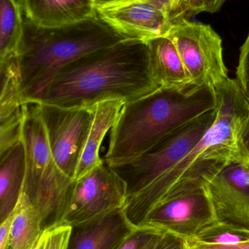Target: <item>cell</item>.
I'll return each mask as SVG.
<instances>
[{
	"mask_svg": "<svg viewBox=\"0 0 249 249\" xmlns=\"http://www.w3.org/2000/svg\"><path fill=\"white\" fill-rule=\"evenodd\" d=\"M238 149L242 160L249 159V114L240 132Z\"/></svg>",
	"mask_w": 249,
	"mask_h": 249,
	"instance_id": "27",
	"label": "cell"
},
{
	"mask_svg": "<svg viewBox=\"0 0 249 249\" xmlns=\"http://www.w3.org/2000/svg\"><path fill=\"white\" fill-rule=\"evenodd\" d=\"M162 234L146 227L137 228L116 249H153Z\"/></svg>",
	"mask_w": 249,
	"mask_h": 249,
	"instance_id": "23",
	"label": "cell"
},
{
	"mask_svg": "<svg viewBox=\"0 0 249 249\" xmlns=\"http://www.w3.org/2000/svg\"><path fill=\"white\" fill-rule=\"evenodd\" d=\"M127 40L97 15L58 27L38 26L24 19L19 50L23 103L36 99L67 64L94 51Z\"/></svg>",
	"mask_w": 249,
	"mask_h": 249,
	"instance_id": "4",
	"label": "cell"
},
{
	"mask_svg": "<svg viewBox=\"0 0 249 249\" xmlns=\"http://www.w3.org/2000/svg\"><path fill=\"white\" fill-rule=\"evenodd\" d=\"M134 1L147 3V4H151V5H153V7L162 10L165 14L168 15L171 18L172 7H173V0H133L131 2H134Z\"/></svg>",
	"mask_w": 249,
	"mask_h": 249,
	"instance_id": "30",
	"label": "cell"
},
{
	"mask_svg": "<svg viewBox=\"0 0 249 249\" xmlns=\"http://www.w3.org/2000/svg\"><path fill=\"white\" fill-rule=\"evenodd\" d=\"M236 80L249 103V32L240 50Z\"/></svg>",
	"mask_w": 249,
	"mask_h": 249,
	"instance_id": "24",
	"label": "cell"
},
{
	"mask_svg": "<svg viewBox=\"0 0 249 249\" xmlns=\"http://www.w3.org/2000/svg\"><path fill=\"white\" fill-rule=\"evenodd\" d=\"M227 0H207V12L211 13L219 11Z\"/></svg>",
	"mask_w": 249,
	"mask_h": 249,
	"instance_id": "32",
	"label": "cell"
},
{
	"mask_svg": "<svg viewBox=\"0 0 249 249\" xmlns=\"http://www.w3.org/2000/svg\"><path fill=\"white\" fill-rule=\"evenodd\" d=\"M182 241L172 234L162 232L153 249H182Z\"/></svg>",
	"mask_w": 249,
	"mask_h": 249,
	"instance_id": "28",
	"label": "cell"
},
{
	"mask_svg": "<svg viewBox=\"0 0 249 249\" xmlns=\"http://www.w3.org/2000/svg\"><path fill=\"white\" fill-rule=\"evenodd\" d=\"M37 104L54 160L63 174L73 181L90 124L92 107L62 108Z\"/></svg>",
	"mask_w": 249,
	"mask_h": 249,
	"instance_id": "10",
	"label": "cell"
},
{
	"mask_svg": "<svg viewBox=\"0 0 249 249\" xmlns=\"http://www.w3.org/2000/svg\"><path fill=\"white\" fill-rule=\"evenodd\" d=\"M23 14L18 0H0V58L19 53L24 32Z\"/></svg>",
	"mask_w": 249,
	"mask_h": 249,
	"instance_id": "20",
	"label": "cell"
},
{
	"mask_svg": "<svg viewBox=\"0 0 249 249\" xmlns=\"http://www.w3.org/2000/svg\"><path fill=\"white\" fill-rule=\"evenodd\" d=\"M136 229L123 209L89 223L73 227L67 249H116Z\"/></svg>",
	"mask_w": 249,
	"mask_h": 249,
	"instance_id": "12",
	"label": "cell"
},
{
	"mask_svg": "<svg viewBox=\"0 0 249 249\" xmlns=\"http://www.w3.org/2000/svg\"><path fill=\"white\" fill-rule=\"evenodd\" d=\"M127 198L124 181L103 161L71 183L57 225L76 227L100 219L122 209Z\"/></svg>",
	"mask_w": 249,
	"mask_h": 249,
	"instance_id": "7",
	"label": "cell"
},
{
	"mask_svg": "<svg viewBox=\"0 0 249 249\" xmlns=\"http://www.w3.org/2000/svg\"><path fill=\"white\" fill-rule=\"evenodd\" d=\"M183 249H249V238L231 244H216L205 242L196 237L184 239Z\"/></svg>",
	"mask_w": 249,
	"mask_h": 249,
	"instance_id": "25",
	"label": "cell"
},
{
	"mask_svg": "<svg viewBox=\"0 0 249 249\" xmlns=\"http://www.w3.org/2000/svg\"><path fill=\"white\" fill-rule=\"evenodd\" d=\"M247 163H248V165L249 167V159L247 161Z\"/></svg>",
	"mask_w": 249,
	"mask_h": 249,
	"instance_id": "34",
	"label": "cell"
},
{
	"mask_svg": "<svg viewBox=\"0 0 249 249\" xmlns=\"http://www.w3.org/2000/svg\"><path fill=\"white\" fill-rule=\"evenodd\" d=\"M203 12H207V0H181L179 10L173 21L182 18H187V16H194Z\"/></svg>",
	"mask_w": 249,
	"mask_h": 249,
	"instance_id": "26",
	"label": "cell"
},
{
	"mask_svg": "<svg viewBox=\"0 0 249 249\" xmlns=\"http://www.w3.org/2000/svg\"><path fill=\"white\" fill-rule=\"evenodd\" d=\"M95 8L112 7V6L121 5L131 2L133 0H94Z\"/></svg>",
	"mask_w": 249,
	"mask_h": 249,
	"instance_id": "31",
	"label": "cell"
},
{
	"mask_svg": "<svg viewBox=\"0 0 249 249\" xmlns=\"http://www.w3.org/2000/svg\"><path fill=\"white\" fill-rule=\"evenodd\" d=\"M98 17L127 40L148 42L168 36L171 18L153 5L140 1L96 9Z\"/></svg>",
	"mask_w": 249,
	"mask_h": 249,
	"instance_id": "11",
	"label": "cell"
},
{
	"mask_svg": "<svg viewBox=\"0 0 249 249\" xmlns=\"http://www.w3.org/2000/svg\"><path fill=\"white\" fill-rule=\"evenodd\" d=\"M181 0H173V7H172V13H171V18L172 21L175 20L179 10L180 4Z\"/></svg>",
	"mask_w": 249,
	"mask_h": 249,
	"instance_id": "33",
	"label": "cell"
},
{
	"mask_svg": "<svg viewBox=\"0 0 249 249\" xmlns=\"http://www.w3.org/2000/svg\"><path fill=\"white\" fill-rule=\"evenodd\" d=\"M212 225L210 201L204 184L164 197L149 212L141 227L184 240L199 235Z\"/></svg>",
	"mask_w": 249,
	"mask_h": 249,
	"instance_id": "9",
	"label": "cell"
},
{
	"mask_svg": "<svg viewBox=\"0 0 249 249\" xmlns=\"http://www.w3.org/2000/svg\"><path fill=\"white\" fill-rule=\"evenodd\" d=\"M216 115V108L174 130L137 158L110 166L125 184L127 200L138 194L188 155L211 127Z\"/></svg>",
	"mask_w": 249,
	"mask_h": 249,
	"instance_id": "6",
	"label": "cell"
},
{
	"mask_svg": "<svg viewBox=\"0 0 249 249\" xmlns=\"http://www.w3.org/2000/svg\"><path fill=\"white\" fill-rule=\"evenodd\" d=\"M213 224L249 230V193L225 181L218 174L205 184Z\"/></svg>",
	"mask_w": 249,
	"mask_h": 249,
	"instance_id": "14",
	"label": "cell"
},
{
	"mask_svg": "<svg viewBox=\"0 0 249 249\" xmlns=\"http://www.w3.org/2000/svg\"><path fill=\"white\" fill-rule=\"evenodd\" d=\"M42 231L39 213L22 190L13 212L7 249H33Z\"/></svg>",
	"mask_w": 249,
	"mask_h": 249,
	"instance_id": "18",
	"label": "cell"
},
{
	"mask_svg": "<svg viewBox=\"0 0 249 249\" xmlns=\"http://www.w3.org/2000/svg\"><path fill=\"white\" fill-rule=\"evenodd\" d=\"M25 18L42 27L83 21L96 16L94 0H18Z\"/></svg>",
	"mask_w": 249,
	"mask_h": 249,
	"instance_id": "13",
	"label": "cell"
},
{
	"mask_svg": "<svg viewBox=\"0 0 249 249\" xmlns=\"http://www.w3.org/2000/svg\"><path fill=\"white\" fill-rule=\"evenodd\" d=\"M121 101L101 102L92 107V118L86 132L74 180L77 179L103 162L99 149L105 135L111 130L123 106ZM73 180V181H74Z\"/></svg>",
	"mask_w": 249,
	"mask_h": 249,
	"instance_id": "15",
	"label": "cell"
},
{
	"mask_svg": "<svg viewBox=\"0 0 249 249\" xmlns=\"http://www.w3.org/2000/svg\"><path fill=\"white\" fill-rule=\"evenodd\" d=\"M182 249H183V248H182Z\"/></svg>",
	"mask_w": 249,
	"mask_h": 249,
	"instance_id": "35",
	"label": "cell"
},
{
	"mask_svg": "<svg viewBox=\"0 0 249 249\" xmlns=\"http://www.w3.org/2000/svg\"><path fill=\"white\" fill-rule=\"evenodd\" d=\"M22 141L26 152L23 193L39 213L43 230L56 226L73 180L54 160L39 107L35 102L23 105Z\"/></svg>",
	"mask_w": 249,
	"mask_h": 249,
	"instance_id": "5",
	"label": "cell"
},
{
	"mask_svg": "<svg viewBox=\"0 0 249 249\" xmlns=\"http://www.w3.org/2000/svg\"><path fill=\"white\" fill-rule=\"evenodd\" d=\"M225 181L232 187L249 193V167L247 161H234L219 173Z\"/></svg>",
	"mask_w": 249,
	"mask_h": 249,
	"instance_id": "22",
	"label": "cell"
},
{
	"mask_svg": "<svg viewBox=\"0 0 249 249\" xmlns=\"http://www.w3.org/2000/svg\"><path fill=\"white\" fill-rule=\"evenodd\" d=\"M217 102L214 88L189 84L162 86L126 103L110 130L104 162L113 166L137 158L174 130L216 109Z\"/></svg>",
	"mask_w": 249,
	"mask_h": 249,
	"instance_id": "3",
	"label": "cell"
},
{
	"mask_svg": "<svg viewBox=\"0 0 249 249\" xmlns=\"http://www.w3.org/2000/svg\"><path fill=\"white\" fill-rule=\"evenodd\" d=\"M147 43L161 87H182L192 84L175 45L169 38H156Z\"/></svg>",
	"mask_w": 249,
	"mask_h": 249,
	"instance_id": "17",
	"label": "cell"
},
{
	"mask_svg": "<svg viewBox=\"0 0 249 249\" xmlns=\"http://www.w3.org/2000/svg\"><path fill=\"white\" fill-rule=\"evenodd\" d=\"M0 121L23 112L21 76L18 55L0 58Z\"/></svg>",
	"mask_w": 249,
	"mask_h": 249,
	"instance_id": "19",
	"label": "cell"
},
{
	"mask_svg": "<svg viewBox=\"0 0 249 249\" xmlns=\"http://www.w3.org/2000/svg\"><path fill=\"white\" fill-rule=\"evenodd\" d=\"M167 37L176 48L191 83L214 88L229 79L222 40L211 25L178 19Z\"/></svg>",
	"mask_w": 249,
	"mask_h": 249,
	"instance_id": "8",
	"label": "cell"
},
{
	"mask_svg": "<svg viewBox=\"0 0 249 249\" xmlns=\"http://www.w3.org/2000/svg\"><path fill=\"white\" fill-rule=\"evenodd\" d=\"M216 90L217 115L203 139L175 166L126 200L123 212L134 228L143 225L149 212L165 196L202 187L228 164L242 160L238 139L249 114V102L236 79H228Z\"/></svg>",
	"mask_w": 249,
	"mask_h": 249,
	"instance_id": "2",
	"label": "cell"
},
{
	"mask_svg": "<svg viewBox=\"0 0 249 249\" xmlns=\"http://www.w3.org/2000/svg\"><path fill=\"white\" fill-rule=\"evenodd\" d=\"M73 227L57 225L43 230L33 249H67Z\"/></svg>",
	"mask_w": 249,
	"mask_h": 249,
	"instance_id": "21",
	"label": "cell"
},
{
	"mask_svg": "<svg viewBox=\"0 0 249 249\" xmlns=\"http://www.w3.org/2000/svg\"><path fill=\"white\" fill-rule=\"evenodd\" d=\"M160 87L147 42L123 40L67 64L31 102L92 108L108 101L128 103Z\"/></svg>",
	"mask_w": 249,
	"mask_h": 249,
	"instance_id": "1",
	"label": "cell"
},
{
	"mask_svg": "<svg viewBox=\"0 0 249 249\" xmlns=\"http://www.w3.org/2000/svg\"><path fill=\"white\" fill-rule=\"evenodd\" d=\"M12 221H13V213H10V216H7L4 220L1 222V225H0V249H7L8 248L9 237H10Z\"/></svg>",
	"mask_w": 249,
	"mask_h": 249,
	"instance_id": "29",
	"label": "cell"
},
{
	"mask_svg": "<svg viewBox=\"0 0 249 249\" xmlns=\"http://www.w3.org/2000/svg\"><path fill=\"white\" fill-rule=\"evenodd\" d=\"M26 152L23 141L0 153V222L13 213L23 190Z\"/></svg>",
	"mask_w": 249,
	"mask_h": 249,
	"instance_id": "16",
	"label": "cell"
}]
</instances>
